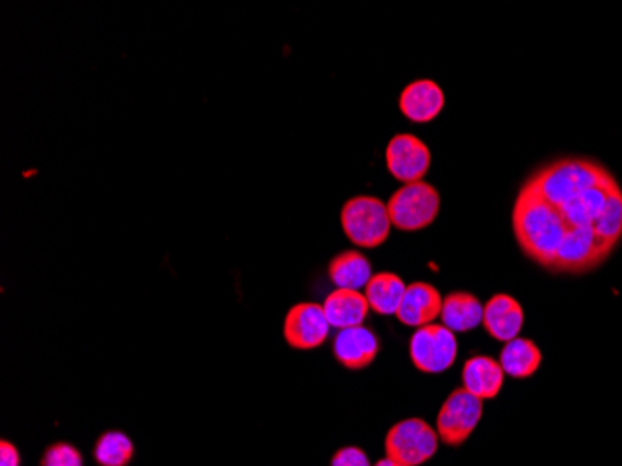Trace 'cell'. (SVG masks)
Masks as SVG:
<instances>
[{"mask_svg":"<svg viewBox=\"0 0 622 466\" xmlns=\"http://www.w3.org/2000/svg\"><path fill=\"white\" fill-rule=\"evenodd\" d=\"M20 452L8 441L0 442V466H20Z\"/></svg>","mask_w":622,"mask_h":466,"instance_id":"obj_22","label":"cell"},{"mask_svg":"<svg viewBox=\"0 0 622 466\" xmlns=\"http://www.w3.org/2000/svg\"><path fill=\"white\" fill-rule=\"evenodd\" d=\"M511 223L527 260L553 275H585L621 244V183L593 157H555L522 181Z\"/></svg>","mask_w":622,"mask_h":466,"instance_id":"obj_1","label":"cell"},{"mask_svg":"<svg viewBox=\"0 0 622 466\" xmlns=\"http://www.w3.org/2000/svg\"><path fill=\"white\" fill-rule=\"evenodd\" d=\"M407 291V284L395 273H376L366 286V299L369 310L379 315H397L403 297Z\"/></svg>","mask_w":622,"mask_h":466,"instance_id":"obj_17","label":"cell"},{"mask_svg":"<svg viewBox=\"0 0 622 466\" xmlns=\"http://www.w3.org/2000/svg\"><path fill=\"white\" fill-rule=\"evenodd\" d=\"M444 307V297L439 289L427 282H414L407 286L403 302L397 310V320L403 325L421 328L439 320Z\"/></svg>","mask_w":622,"mask_h":466,"instance_id":"obj_10","label":"cell"},{"mask_svg":"<svg viewBox=\"0 0 622 466\" xmlns=\"http://www.w3.org/2000/svg\"><path fill=\"white\" fill-rule=\"evenodd\" d=\"M331 328L323 304L299 302L287 312L284 336H286L287 345L292 349L311 351L328 339Z\"/></svg>","mask_w":622,"mask_h":466,"instance_id":"obj_7","label":"cell"},{"mask_svg":"<svg viewBox=\"0 0 622 466\" xmlns=\"http://www.w3.org/2000/svg\"><path fill=\"white\" fill-rule=\"evenodd\" d=\"M524 308L521 302L507 294H498L485 304L483 328L489 336L507 344L518 338L524 326Z\"/></svg>","mask_w":622,"mask_h":466,"instance_id":"obj_12","label":"cell"},{"mask_svg":"<svg viewBox=\"0 0 622 466\" xmlns=\"http://www.w3.org/2000/svg\"><path fill=\"white\" fill-rule=\"evenodd\" d=\"M408 353L416 370L423 373H444L457 360V338L455 333H451L442 323H431L412 334Z\"/></svg>","mask_w":622,"mask_h":466,"instance_id":"obj_6","label":"cell"},{"mask_svg":"<svg viewBox=\"0 0 622 466\" xmlns=\"http://www.w3.org/2000/svg\"><path fill=\"white\" fill-rule=\"evenodd\" d=\"M485 304L470 291H453L444 297V307L440 313L442 325L451 333H470L483 325Z\"/></svg>","mask_w":622,"mask_h":466,"instance_id":"obj_15","label":"cell"},{"mask_svg":"<svg viewBox=\"0 0 622 466\" xmlns=\"http://www.w3.org/2000/svg\"><path fill=\"white\" fill-rule=\"evenodd\" d=\"M373 466H407L403 465V463H397V461L390 459V457H384V459L379 461Z\"/></svg>","mask_w":622,"mask_h":466,"instance_id":"obj_23","label":"cell"},{"mask_svg":"<svg viewBox=\"0 0 622 466\" xmlns=\"http://www.w3.org/2000/svg\"><path fill=\"white\" fill-rule=\"evenodd\" d=\"M387 215L400 231L426 230L440 213V192L426 181L400 187L387 200Z\"/></svg>","mask_w":622,"mask_h":466,"instance_id":"obj_3","label":"cell"},{"mask_svg":"<svg viewBox=\"0 0 622 466\" xmlns=\"http://www.w3.org/2000/svg\"><path fill=\"white\" fill-rule=\"evenodd\" d=\"M483 418V399L468 390L455 389L436 416V433L445 446L458 447L470 439Z\"/></svg>","mask_w":622,"mask_h":466,"instance_id":"obj_5","label":"cell"},{"mask_svg":"<svg viewBox=\"0 0 622 466\" xmlns=\"http://www.w3.org/2000/svg\"><path fill=\"white\" fill-rule=\"evenodd\" d=\"M328 276L337 289H366L369 280L373 278V267L362 252L345 250L342 254L332 258L328 265Z\"/></svg>","mask_w":622,"mask_h":466,"instance_id":"obj_16","label":"cell"},{"mask_svg":"<svg viewBox=\"0 0 622 466\" xmlns=\"http://www.w3.org/2000/svg\"><path fill=\"white\" fill-rule=\"evenodd\" d=\"M500 365H502L505 375L513 379L534 378L542 365V353L539 345L527 338L511 339L505 344L500 355Z\"/></svg>","mask_w":622,"mask_h":466,"instance_id":"obj_18","label":"cell"},{"mask_svg":"<svg viewBox=\"0 0 622 466\" xmlns=\"http://www.w3.org/2000/svg\"><path fill=\"white\" fill-rule=\"evenodd\" d=\"M342 226L352 244L362 249H376L386 243L392 220L387 205L376 196H355L347 200L342 210Z\"/></svg>","mask_w":622,"mask_h":466,"instance_id":"obj_2","label":"cell"},{"mask_svg":"<svg viewBox=\"0 0 622 466\" xmlns=\"http://www.w3.org/2000/svg\"><path fill=\"white\" fill-rule=\"evenodd\" d=\"M505 384V371L500 360L487 355H476L464 362L463 389L479 399H495Z\"/></svg>","mask_w":622,"mask_h":466,"instance_id":"obj_13","label":"cell"},{"mask_svg":"<svg viewBox=\"0 0 622 466\" xmlns=\"http://www.w3.org/2000/svg\"><path fill=\"white\" fill-rule=\"evenodd\" d=\"M332 351L337 362L347 370H366L375 362L381 344L376 334L368 326H352L336 334Z\"/></svg>","mask_w":622,"mask_h":466,"instance_id":"obj_9","label":"cell"},{"mask_svg":"<svg viewBox=\"0 0 622 466\" xmlns=\"http://www.w3.org/2000/svg\"><path fill=\"white\" fill-rule=\"evenodd\" d=\"M440 437L421 418H407L390 429L384 441L386 457L407 466L426 465L439 452Z\"/></svg>","mask_w":622,"mask_h":466,"instance_id":"obj_4","label":"cell"},{"mask_svg":"<svg viewBox=\"0 0 622 466\" xmlns=\"http://www.w3.org/2000/svg\"><path fill=\"white\" fill-rule=\"evenodd\" d=\"M324 313L332 328L344 331L352 326H362L368 318L369 304L366 295L355 289H334L324 299Z\"/></svg>","mask_w":622,"mask_h":466,"instance_id":"obj_14","label":"cell"},{"mask_svg":"<svg viewBox=\"0 0 622 466\" xmlns=\"http://www.w3.org/2000/svg\"><path fill=\"white\" fill-rule=\"evenodd\" d=\"M444 89L431 79H419L400 92L399 110L414 123H429L444 110Z\"/></svg>","mask_w":622,"mask_h":466,"instance_id":"obj_11","label":"cell"},{"mask_svg":"<svg viewBox=\"0 0 622 466\" xmlns=\"http://www.w3.org/2000/svg\"><path fill=\"white\" fill-rule=\"evenodd\" d=\"M41 466H83V455L68 442H57L47 447Z\"/></svg>","mask_w":622,"mask_h":466,"instance_id":"obj_20","label":"cell"},{"mask_svg":"<svg viewBox=\"0 0 622 466\" xmlns=\"http://www.w3.org/2000/svg\"><path fill=\"white\" fill-rule=\"evenodd\" d=\"M431 150L414 134H395L386 147V167L400 183L423 181L431 168Z\"/></svg>","mask_w":622,"mask_h":466,"instance_id":"obj_8","label":"cell"},{"mask_svg":"<svg viewBox=\"0 0 622 466\" xmlns=\"http://www.w3.org/2000/svg\"><path fill=\"white\" fill-rule=\"evenodd\" d=\"M331 466H371V463L362 447L347 446L337 450Z\"/></svg>","mask_w":622,"mask_h":466,"instance_id":"obj_21","label":"cell"},{"mask_svg":"<svg viewBox=\"0 0 622 466\" xmlns=\"http://www.w3.org/2000/svg\"><path fill=\"white\" fill-rule=\"evenodd\" d=\"M133 455V441L121 431H108L101 434L94 447V457L97 465L101 466H128Z\"/></svg>","mask_w":622,"mask_h":466,"instance_id":"obj_19","label":"cell"}]
</instances>
